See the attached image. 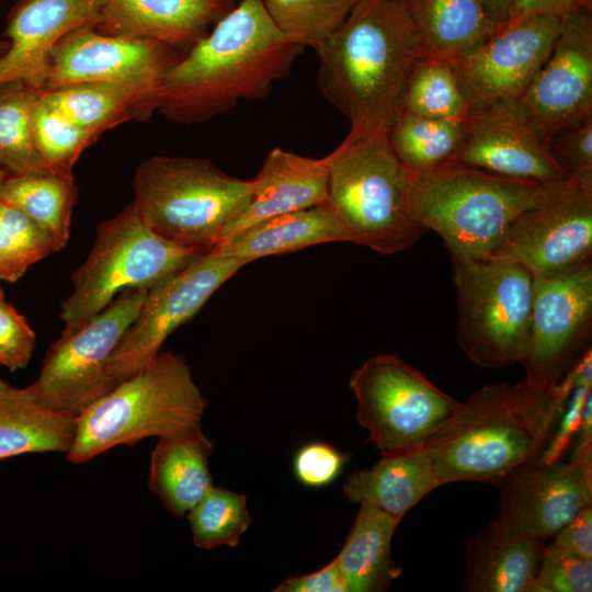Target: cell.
I'll list each match as a JSON object with an SVG mask.
<instances>
[{"instance_id": "6da1fadb", "label": "cell", "mask_w": 592, "mask_h": 592, "mask_svg": "<svg viewBox=\"0 0 592 592\" xmlns=\"http://www.w3.org/2000/svg\"><path fill=\"white\" fill-rule=\"evenodd\" d=\"M301 49L276 27L262 0H241L168 69L159 111L172 122L193 124L239 101L262 99Z\"/></svg>"}, {"instance_id": "7a4b0ae2", "label": "cell", "mask_w": 592, "mask_h": 592, "mask_svg": "<svg viewBox=\"0 0 592 592\" xmlns=\"http://www.w3.org/2000/svg\"><path fill=\"white\" fill-rule=\"evenodd\" d=\"M573 390L568 373L553 389L496 383L477 389L426 441L444 483L499 486L516 467L537 459L548 445Z\"/></svg>"}, {"instance_id": "3957f363", "label": "cell", "mask_w": 592, "mask_h": 592, "mask_svg": "<svg viewBox=\"0 0 592 592\" xmlns=\"http://www.w3.org/2000/svg\"><path fill=\"white\" fill-rule=\"evenodd\" d=\"M315 52L321 94L346 117L351 135L388 132L424 54L405 0H358Z\"/></svg>"}, {"instance_id": "277c9868", "label": "cell", "mask_w": 592, "mask_h": 592, "mask_svg": "<svg viewBox=\"0 0 592 592\" xmlns=\"http://www.w3.org/2000/svg\"><path fill=\"white\" fill-rule=\"evenodd\" d=\"M571 184L515 180L448 162L415 173L413 212L425 230L441 236L452 258L486 259L517 216Z\"/></svg>"}, {"instance_id": "5b68a950", "label": "cell", "mask_w": 592, "mask_h": 592, "mask_svg": "<svg viewBox=\"0 0 592 592\" xmlns=\"http://www.w3.org/2000/svg\"><path fill=\"white\" fill-rule=\"evenodd\" d=\"M207 400L185 358L160 351L146 367L121 380L76 417L67 458L84 464L118 446L201 428Z\"/></svg>"}, {"instance_id": "8992f818", "label": "cell", "mask_w": 592, "mask_h": 592, "mask_svg": "<svg viewBox=\"0 0 592 592\" xmlns=\"http://www.w3.org/2000/svg\"><path fill=\"white\" fill-rule=\"evenodd\" d=\"M328 201L352 242L380 254L412 247L426 231L413 212L415 173L387 133L351 135L328 156Z\"/></svg>"}, {"instance_id": "52a82bcc", "label": "cell", "mask_w": 592, "mask_h": 592, "mask_svg": "<svg viewBox=\"0 0 592 592\" xmlns=\"http://www.w3.org/2000/svg\"><path fill=\"white\" fill-rule=\"evenodd\" d=\"M133 205L162 238L204 251L248 205L252 180L231 177L207 159L155 156L133 179Z\"/></svg>"}, {"instance_id": "ba28073f", "label": "cell", "mask_w": 592, "mask_h": 592, "mask_svg": "<svg viewBox=\"0 0 592 592\" xmlns=\"http://www.w3.org/2000/svg\"><path fill=\"white\" fill-rule=\"evenodd\" d=\"M205 252L157 235L129 204L99 225L91 251L72 273V289L60 306L61 334L80 328L121 293L150 289Z\"/></svg>"}, {"instance_id": "9c48e42d", "label": "cell", "mask_w": 592, "mask_h": 592, "mask_svg": "<svg viewBox=\"0 0 592 592\" xmlns=\"http://www.w3.org/2000/svg\"><path fill=\"white\" fill-rule=\"evenodd\" d=\"M452 260L460 349L480 368L521 364L530 340L533 274L508 259Z\"/></svg>"}, {"instance_id": "30bf717a", "label": "cell", "mask_w": 592, "mask_h": 592, "mask_svg": "<svg viewBox=\"0 0 592 592\" xmlns=\"http://www.w3.org/2000/svg\"><path fill=\"white\" fill-rule=\"evenodd\" d=\"M349 386L357 402L356 420L382 456L423 448L462 402L395 354L367 358Z\"/></svg>"}, {"instance_id": "8fae6325", "label": "cell", "mask_w": 592, "mask_h": 592, "mask_svg": "<svg viewBox=\"0 0 592 592\" xmlns=\"http://www.w3.org/2000/svg\"><path fill=\"white\" fill-rule=\"evenodd\" d=\"M148 292L125 291L80 328L60 334L47 350L37 378L27 386L33 397L46 407L78 415L118 384L112 357Z\"/></svg>"}, {"instance_id": "7c38bea8", "label": "cell", "mask_w": 592, "mask_h": 592, "mask_svg": "<svg viewBox=\"0 0 592 592\" xmlns=\"http://www.w3.org/2000/svg\"><path fill=\"white\" fill-rule=\"evenodd\" d=\"M246 264L212 249L153 285L113 354L115 380L130 377L153 361L166 339Z\"/></svg>"}, {"instance_id": "4fadbf2b", "label": "cell", "mask_w": 592, "mask_h": 592, "mask_svg": "<svg viewBox=\"0 0 592 592\" xmlns=\"http://www.w3.org/2000/svg\"><path fill=\"white\" fill-rule=\"evenodd\" d=\"M592 325V262L550 277H534L524 382L553 389L580 358Z\"/></svg>"}, {"instance_id": "5bb4252c", "label": "cell", "mask_w": 592, "mask_h": 592, "mask_svg": "<svg viewBox=\"0 0 592 592\" xmlns=\"http://www.w3.org/2000/svg\"><path fill=\"white\" fill-rule=\"evenodd\" d=\"M592 448L568 462L523 464L498 486L500 532L545 539L555 536L582 508L592 503Z\"/></svg>"}, {"instance_id": "9a60e30c", "label": "cell", "mask_w": 592, "mask_h": 592, "mask_svg": "<svg viewBox=\"0 0 592 592\" xmlns=\"http://www.w3.org/2000/svg\"><path fill=\"white\" fill-rule=\"evenodd\" d=\"M463 141L452 162L522 181L570 180L550 150V135L520 98L469 112Z\"/></svg>"}, {"instance_id": "2e32d148", "label": "cell", "mask_w": 592, "mask_h": 592, "mask_svg": "<svg viewBox=\"0 0 592 592\" xmlns=\"http://www.w3.org/2000/svg\"><path fill=\"white\" fill-rule=\"evenodd\" d=\"M561 22V16L546 13L513 16L455 61L469 112L521 98L549 56Z\"/></svg>"}, {"instance_id": "e0dca14e", "label": "cell", "mask_w": 592, "mask_h": 592, "mask_svg": "<svg viewBox=\"0 0 592 592\" xmlns=\"http://www.w3.org/2000/svg\"><path fill=\"white\" fill-rule=\"evenodd\" d=\"M592 255V194L576 184L517 216L488 258L508 259L534 277H550Z\"/></svg>"}, {"instance_id": "ac0fdd59", "label": "cell", "mask_w": 592, "mask_h": 592, "mask_svg": "<svg viewBox=\"0 0 592 592\" xmlns=\"http://www.w3.org/2000/svg\"><path fill=\"white\" fill-rule=\"evenodd\" d=\"M162 42L78 29L53 47L44 91L94 81L162 83L179 57Z\"/></svg>"}, {"instance_id": "d6986e66", "label": "cell", "mask_w": 592, "mask_h": 592, "mask_svg": "<svg viewBox=\"0 0 592 592\" xmlns=\"http://www.w3.org/2000/svg\"><path fill=\"white\" fill-rule=\"evenodd\" d=\"M550 137L592 115V10H570L546 61L520 98Z\"/></svg>"}, {"instance_id": "ffe728a7", "label": "cell", "mask_w": 592, "mask_h": 592, "mask_svg": "<svg viewBox=\"0 0 592 592\" xmlns=\"http://www.w3.org/2000/svg\"><path fill=\"white\" fill-rule=\"evenodd\" d=\"M105 0H18L3 32L10 46L0 58V86L24 82L44 90L50 50L67 34L98 27Z\"/></svg>"}, {"instance_id": "44dd1931", "label": "cell", "mask_w": 592, "mask_h": 592, "mask_svg": "<svg viewBox=\"0 0 592 592\" xmlns=\"http://www.w3.org/2000/svg\"><path fill=\"white\" fill-rule=\"evenodd\" d=\"M244 209L224 229L218 243L274 216L329 203L327 158H310L276 147L251 179Z\"/></svg>"}, {"instance_id": "7402d4cb", "label": "cell", "mask_w": 592, "mask_h": 592, "mask_svg": "<svg viewBox=\"0 0 592 592\" xmlns=\"http://www.w3.org/2000/svg\"><path fill=\"white\" fill-rule=\"evenodd\" d=\"M232 8V0H105L95 29L191 48Z\"/></svg>"}, {"instance_id": "603a6c76", "label": "cell", "mask_w": 592, "mask_h": 592, "mask_svg": "<svg viewBox=\"0 0 592 592\" xmlns=\"http://www.w3.org/2000/svg\"><path fill=\"white\" fill-rule=\"evenodd\" d=\"M213 449L201 428L159 437L148 486L173 515L185 516L214 487L208 465Z\"/></svg>"}, {"instance_id": "cb8c5ba5", "label": "cell", "mask_w": 592, "mask_h": 592, "mask_svg": "<svg viewBox=\"0 0 592 592\" xmlns=\"http://www.w3.org/2000/svg\"><path fill=\"white\" fill-rule=\"evenodd\" d=\"M328 242H352L349 231L329 203L254 224L214 249L250 263L260 258Z\"/></svg>"}, {"instance_id": "d4e9b609", "label": "cell", "mask_w": 592, "mask_h": 592, "mask_svg": "<svg viewBox=\"0 0 592 592\" xmlns=\"http://www.w3.org/2000/svg\"><path fill=\"white\" fill-rule=\"evenodd\" d=\"M442 486L424 448L382 456L369 469H356L345 480L343 492L354 504L373 505L402 520L426 494Z\"/></svg>"}, {"instance_id": "484cf974", "label": "cell", "mask_w": 592, "mask_h": 592, "mask_svg": "<svg viewBox=\"0 0 592 592\" xmlns=\"http://www.w3.org/2000/svg\"><path fill=\"white\" fill-rule=\"evenodd\" d=\"M543 549V539L508 535L490 523L467 544L464 590L532 592Z\"/></svg>"}, {"instance_id": "4316f807", "label": "cell", "mask_w": 592, "mask_h": 592, "mask_svg": "<svg viewBox=\"0 0 592 592\" xmlns=\"http://www.w3.org/2000/svg\"><path fill=\"white\" fill-rule=\"evenodd\" d=\"M161 89L162 83L94 81L43 91L68 117L101 136L125 122L149 118L159 110Z\"/></svg>"}, {"instance_id": "83f0119b", "label": "cell", "mask_w": 592, "mask_h": 592, "mask_svg": "<svg viewBox=\"0 0 592 592\" xmlns=\"http://www.w3.org/2000/svg\"><path fill=\"white\" fill-rule=\"evenodd\" d=\"M76 417L38 402L27 387L0 378V459L32 453L69 452Z\"/></svg>"}, {"instance_id": "f1b7e54d", "label": "cell", "mask_w": 592, "mask_h": 592, "mask_svg": "<svg viewBox=\"0 0 592 592\" xmlns=\"http://www.w3.org/2000/svg\"><path fill=\"white\" fill-rule=\"evenodd\" d=\"M424 53L458 61L501 26L487 14L482 0H405Z\"/></svg>"}, {"instance_id": "f546056e", "label": "cell", "mask_w": 592, "mask_h": 592, "mask_svg": "<svg viewBox=\"0 0 592 592\" xmlns=\"http://www.w3.org/2000/svg\"><path fill=\"white\" fill-rule=\"evenodd\" d=\"M401 520L368 504H360L344 545L334 558L348 592L386 591L400 576L391 540Z\"/></svg>"}, {"instance_id": "4dcf8cb0", "label": "cell", "mask_w": 592, "mask_h": 592, "mask_svg": "<svg viewBox=\"0 0 592 592\" xmlns=\"http://www.w3.org/2000/svg\"><path fill=\"white\" fill-rule=\"evenodd\" d=\"M78 189L72 172L43 170L9 175L1 200L42 226L59 250L68 242Z\"/></svg>"}, {"instance_id": "1f68e13d", "label": "cell", "mask_w": 592, "mask_h": 592, "mask_svg": "<svg viewBox=\"0 0 592 592\" xmlns=\"http://www.w3.org/2000/svg\"><path fill=\"white\" fill-rule=\"evenodd\" d=\"M465 121L431 118L400 111L387 136L401 162L412 172L421 173L453 161L464 138Z\"/></svg>"}, {"instance_id": "d6a6232c", "label": "cell", "mask_w": 592, "mask_h": 592, "mask_svg": "<svg viewBox=\"0 0 592 592\" xmlns=\"http://www.w3.org/2000/svg\"><path fill=\"white\" fill-rule=\"evenodd\" d=\"M400 111L431 118L465 121L469 104L455 61L424 53L408 77Z\"/></svg>"}, {"instance_id": "836d02e7", "label": "cell", "mask_w": 592, "mask_h": 592, "mask_svg": "<svg viewBox=\"0 0 592 592\" xmlns=\"http://www.w3.org/2000/svg\"><path fill=\"white\" fill-rule=\"evenodd\" d=\"M41 89L24 82L0 86V163L12 174L47 170L34 134Z\"/></svg>"}, {"instance_id": "e575fe53", "label": "cell", "mask_w": 592, "mask_h": 592, "mask_svg": "<svg viewBox=\"0 0 592 592\" xmlns=\"http://www.w3.org/2000/svg\"><path fill=\"white\" fill-rule=\"evenodd\" d=\"M281 33L317 50L342 24L358 0H262Z\"/></svg>"}, {"instance_id": "d590c367", "label": "cell", "mask_w": 592, "mask_h": 592, "mask_svg": "<svg viewBox=\"0 0 592 592\" xmlns=\"http://www.w3.org/2000/svg\"><path fill=\"white\" fill-rule=\"evenodd\" d=\"M185 516L201 549L237 546L251 523L246 496L223 487H213Z\"/></svg>"}, {"instance_id": "8d00e7d4", "label": "cell", "mask_w": 592, "mask_h": 592, "mask_svg": "<svg viewBox=\"0 0 592 592\" xmlns=\"http://www.w3.org/2000/svg\"><path fill=\"white\" fill-rule=\"evenodd\" d=\"M60 251L53 237L15 206L0 201V281L14 283L27 269Z\"/></svg>"}, {"instance_id": "74e56055", "label": "cell", "mask_w": 592, "mask_h": 592, "mask_svg": "<svg viewBox=\"0 0 592 592\" xmlns=\"http://www.w3.org/2000/svg\"><path fill=\"white\" fill-rule=\"evenodd\" d=\"M34 134L46 169L67 172H72L83 150L100 137L62 113L43 90L34 107Z\"/></svg>"}, {"instance_id": "f35d334b", "label": "cell", "mask_w": 592, "mask_h": 592, "mask_svg": "<svg viewBox=\"0 0 592 592\" xmlns=\"http://www.w3.org/2000/svg\"><path fill=\"white\" fill-rule=\"evenodd\" d=\"M592 559L544 546L532 592H591Z\"/></svg>"}, {"instance_id": "ab89813d", "label": "cell", "mask_w": 592, "mask_h": 592, "mask_svg": "<svg viewBox=\"0 0 592 592\" xmlns=\"http://www.w3.org/2000/svg\"><path fill=\"white\" fill-rule=\"evenodd\" d=\"M550 150L566 177L592 194V115L554 134Z\"/></svg>"}, {"instance_id": "60d3db41", "label": "cell", "mask_w": 592, "mask_h": 592, "mask_svg": "<svg viewBox=\"0 0 592 592\" xmlns=\"http://www.w3.org/2000/svg\"><path fill=\"white\" fill-rule=\"evenodd\" d=\"M35 343V332L25 317L1 298L0 365L11 372L25 368L33 356Z\"/></svg>"}, {"instance_id": "b9f144b4", "label": "cell", "mask_w": 592, "mask_h": 592, "mask_svg": "<svg viewBox=\"0 0 592 592\" xmlns=\"http://www.w3.org/2000/svg\"><path fill=\"white\" fill-rule=\"evenodd\" d=\"M348 457L333 446L315 442L300 447L293 462L295 477L308 487L331 483L341 473Z\"/></svg>"}, {"instance_id": "7bdbcfd3", "label": "cell", "mask_w": 592, "mask_h": 592, "mask_svg": "<svg viewBox=\"0 0 592 592\" xmlns=\"http://www.w3.org/2000/svg\"><path fill=\"white\" fill-rule=\"evenodd\" d=\"M590 390L592 387L572 390L553 437L537 458L539 462L550 464L562 458L578 434L584 400Z\"/></svg>"}, {"instance_id": "ee69618b", "label": "cell", "mask_w": 592, "mask_h": 592, "mask_svg": "<svg viewBox=\"0 0 592 592\" xmlns=\"http://www.w3.org/2000/svg\"><path fill=\"white\" fill-rule=\"evenodd\" d=\"M553 545L592 559V503L582 508L556 535Z\"/></svg>"}, {"instance_id": "f6af8a7d", "label": "cell", "mask_w": 592, "mask_h": 592, "mask_svg": "<svg viewBox=\"0 0 592 592\" xmlns=\"http://www.w3.org/2000/svg\"><path fill=\"white\" fill-rule=\"evenodd\" d=\"M273 591L348 592L343 576L334 559L315 572L285 579Z\"/></svg>"}, {"instance_id": "bcb514c9", "label": "cell", "mask_w": 592, "mask_h": 592, "mask_svg": "<svg viewBox=\"0 0 592 592\" xmlns=\"http://www.w3.org/2000/svg\"><path fill=\"white\" fill-rule=\"evenodd\" d=\"M578 5H582L579 0H516L511 18L532 13L555 14L563 18Z\"/></svg>"}, {"instance_id": "7dc6e473", "label": "cell", "mask_w": 592, "mask_h": 592, "mask_svg": "<svg viewBox=\"0 0 592 592\" xmlns=\"http://www.w3.org/2000/svg\"><path fill=\"white\" fill-rule=\"evenodd\" d=\"M573 388L592 387L591 348L585 351L570 369Z\"/></svg>"}, {"instance_id": "c3c4849f", "label": "cell", "mask_w": 592, "mask_h": 592, "mask_svg": "<svg viewBox=\"0 0 592 592\" xmlns=\"http://www.w3.org/2000/svg\"><path fill=\"white\" fill-rule=\"evenodd\" d=\"M516 0H482L489 18L498 25L506 23L513 12Z\"/></svg>"}, {"instance_id": "681fc988", "label": "cell", "mask_w": 592, "mask_h": 592, "mask_svg": "<svg viewBox=\"0 0 592 592\" xmlns=\"http://www.w3.org/2000/svg\"><path fill=\"white\" fill-rule=\"evenodd\" d=\"M8 178L9 175L7 174V172L0 169V200Z\"/></svg>"}, {"instance_id": "f907efd6", "label": "cell", "mask_w": 592, "mask_h": 592, "mask_svg": "<svg viewBox=\"0 0 592 592\" xmlns=\"http://www.w3.org/2000/svg\"><path fill=\"white\" fill-rule=\"evenodd\" d=\"M10 46V42L8 39H0V58L4 55V53L8 50Z\"/></svg>"}, {"instance_id": "816d5d0a", "label": "cell", "mask_w": 592, "mask_h": 592, "mask_svg": "<svg viewBox=\"0 0 592 592\" xmlns=\"http://www.w3.org/2000/svg\"><path fill=\"white\" fill-rule=\"evenodd\" d=\"M581 4H591V0H579Z\"/></svg>"}, {"instance_id": "f5cc1de1", "label": "cell", "mask_w": 592, "mask_h": 592, "mask_svg": "<svg viewBox=\"0 0 592 592\" xmlns=\"http://www.w3.org/2000/svg\"><path fill=\"white\" fill-rule=\"evenodd\" d=\"M1 298H4V292L2 291L1 285H0V299Z\"/></svg>"}]
</instances>
